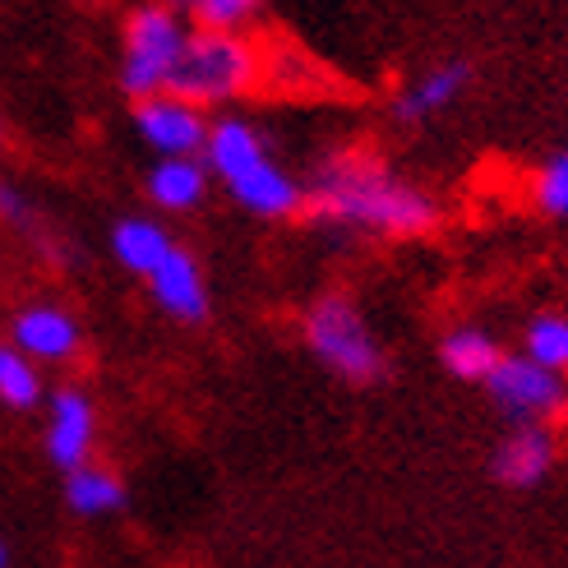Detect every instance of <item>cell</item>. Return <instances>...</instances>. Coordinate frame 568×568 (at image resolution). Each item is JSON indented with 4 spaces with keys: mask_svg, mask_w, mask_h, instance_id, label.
Returning <instances> with one entry per match:
<instances>
[{
    "mask_svg": "<svg viewBox=\"0 0 568 568\" xmlns=\"http://www.w3.org/2000/svg\"><path fill=\"white\" fill-rule=\"evenodd\" d=\"M305 213L343 236H379V241L430 236L444 217L430 190L361 149L333 153L315 166V176L305 181Z\"/></svg>",
    "mask_w": 568,
    "mask_h": 568,
    "instance_id": "cell-1",
    "label": "cell"
},
{
    "mask_svg": "<svg viewBox=\"0 0 568 568\" xmlns=\"http://www.w3.org/2000/svg\"><path fill=\"white\" fill-rule=\"evenodd\" d=\"M305 352L315 356L328 375L343 384H379L388 375V352L371 320L361 315V305L347 292H324L305 305L301 320Z\"/></svg>",
    "mask_w": 568,
    "mask_h": 568,
    "instance_id": "cell-2",
    "label": "cell"
},
{
    "mask_svg": "<svg viewBox=\"0 0 568 568\" xmlns=\"http://www.w3.org/2000/svg\"><path fill=\"white\" fill-rule=\"evenodd\" d=\"M254 83H260V51L245 33H213V28H190V42L176 61V74L166 93L213 111H232Z\"/></svg>",
    "mask_w": 568,
    "mask_h": 568,
    "instance_id": "cell-3",
    "label": "cell"
},
{
    "mask_svg": "<svg viewBox=\"0 0 568 568\" xmlns=\"http://www.w3.org/2000/svg\"><path fill=\"white\" fill-rule=\"evenodd\" d=\"M190 28L194 23L176 6H166V0H139V6H130L121 23V65H116V83L130 102L166 93L181 51L190 42Z\"/></svg>",
    "mask_w": 568,
    "mask_h": 568,
    "instance_id": "cell-4",
    "label": "cell"
},
{
    "mask_svg": "<svg viewBox=\"0 0 568 568\" xmlns=\"http://www.w3.org/2000/svg\"><path fill=\"white\" fill-rule=\"evenodd\" d=\"M486 397L490 407L508 420V425H555L568 420V379L541 371L536 361H527L523 352L499 356V365L486 375Z\"/></svg>",
    "mask_w": 568,
    "mask_h": 568,
    "instance_id": "cell-5",
    "label": "cell"
},
{
    "mask_svg": "<svg viewBox=\"0 0 568 568\" xmlns=\"http://www.w3.org/2000/svg\"><path fill=\"white\" fill-rule=\"evenodd\" d=\"M47 425H42V453L55 471H74L83 463H93L98 448V403L89 388L61 384L47 388Z\"/></svg>",
    "mask_w": 568,
    "mask_h": 568,
    "instance_id": "cell-6",
    "label": "cell"
},
{
    "mask_svg": "<svg viewBox=\"0 0 568 568\" xmlns=\"http://www.w3.org/2000/svg\"><path fill=\"white\" fill-rule=\"evenodd\" d=\"M209 111L185 102L181 93H153L144 102H134L130 125L134 139L144 144L153 158H199L209 139Z\"/></svg>",
    "mask_w": 568,
    "mask_h": 568,
    "instance_id": "cell-7",
    "label": "cell"
},
{
    "mask_svg": "<svg viewBox=\"0 0 568 568\" xmlns=\"http://www.w3.org/2000/svg\"><path fill=\"white\" fill-rule=\"evenodd\" d=\"M10 347H19L38 365H70L83 352V328L65 305L55 301H28L10 320Z\"/></svg>",
    "mask_w": 568,
    "mask_h": 568,
    "instance_id": "cell-8",
    "label": "cell"
},
{
    "mask_svg": "<svg viewBox=\"0 0 568 568\" xmlns=\"http://www.w3.org/2000/svg\"><path fill=\"white\" fill-rule=\"evenodd\" d=\"M471 79H476V70H471V61H463V55H453V61H439V65H430V70L412 74L403 89L393 93V121L425 125V121L444 116L453 102L467 98Z\"/></svg>",
    "mask_w": 568,
    "mask_h": 568,
    "instance_id": "cell-9",
    "label": "cell"
},
{
    "mask_svg": "<svg viewBox=\"0 0 568 568\" xmlns=\"http://www.w3.org/2000/svg\"><path fill=\"white\" fill-rule=\"evenodd\" d=\"M144 287H149V301L162 310L166 320H176V324H204L209 320V277L204 268H199V260L176 245L166 260L144 277Z\"/></svg>",
    "mask_w": 568,
    "mask_h": 568,
    "instance_id": "cell-10",
    "label": "cell"
},
{
    "mask_svg": "<svg viewBox=\"0 0 568 568\" xmlns=\"http://www.w3.org/2000/svg\"><path fill=\"white\" fill-rule=\"evenodd\" d=\"M199 158H204L209 176L217 185H232L236 176L250 172V166H260L264 158H273V149H268L264 130L232 106V111H217V116L209 121V139H204V153Z\"/></svg>",
    "mask_w": 568,
    "mask_h": 568,
    "instance_id": "cell-11",
    "label": "cell"
},
{
    "mask_svg": "<svg viewBox=\"0 0 568 568\" xmlns=\"http://www.w3.org/2000/svg\"><path fill=\"white\" fill-rule=\"evenodd\" d=\"M555 463H559V444L550 425H514L495 448L490 476L508 490H536L541 480H550Z\"/></svg>",
    "mask_w": 568,
    "mask_h": 568,
    "instance_id": "cell-12",
    "label": "cell"
},
{
    "mask_svg": "<svg viewBox=\"0 0 568 568\" xmlns=\"http://www.w3.org/2000/svg\"><path fill=\"white\" fill-rule=\"evenodd\" d=\"M232 194V204L260 222H287L305 213V185L282 166L277 158H264L260 166H250L245 176H236L232 185H222Z\"/></svg>",
    "mask_w": 568,
    "mask_h": 568,
    "instance_id": "cell-13",
    "label": "cell"
},
{
    "mask_svg": "<svg viewBox=\"0 0 568 568\" xmlns=\"http://www.w3.org/2000/svg\"><path fill=\"white\" fill-rule=\"evenodd\" d=\"M209 190H213V176H209L204 158H153L149 176H144L149 204L166 217H185L194 209H204Z\"/></svg>",
    "mask_w": 568,
    "mask_h": 568,
    "instance_id": "cell-14",
    "label": "cell"
},
{
    "mask_svg": "<svg viewBox=\"0 0 568 568\" xmlns=\"http://www.w3.org/2000/svg\"><path fill=\"white\" fill-rule=\"evenodd\" d=\"M106 245H111V260H116L125 273L149 277V273L166 260V254L176 250V236L166 232V226H162L158 217L130 213V217H121V222H111Z\"/></svg>",
    "mask_w": 568,
    "mask_h": 568,
    "instance_id": "cell-15",
    "label": "cell"
},
{
    "mask_svg": "<svg viewBox=\"0 0 568 568\" xmlns=\"http://www.w3.org/2000/svg\"><path fill=\"white\" fill-rule=\"evenodd\" d=\"M504 347L490 328L480 324H453L444 337H439V365L444 375L463 379V384H486V375L499 365Z\"/></svg>",
    "mask_w": 568,
    "mask_h": 568,
    "instance_id": "cell-16",
    "label": "cell"
},
{
    "mask_svg": "<svg viewBox=\"0 0 568 568\" xmlns=\"http://www.w3.org/2000/svg\"><path fill=\"white\" fill-rule=\"evenodd\" d=\"M130 504V490H125V480L121 471H111L102 463H83L74 471H65V508L74 518H116L121 508Z\"/></svg>",
    "mask_w": 568,
    "mask_h": 568,
    "instance_id": "cell-17",
    "label": "cell"
},
{
    "mask_svg": "<svg viewBox=\"0 0 568 568\" xmlns=\"http://www.w3.org/2000/svg\"><path fill=\"white\" fill-rule=\"evenodd\" d=\"M47 403V375L38 361H28L19 347L0 343V407L38 412Z\"/></svg>",
    "mask_w": 568,
    "mask_h": 568,
    "instance_id": "cell-18",
    "label": "cell"
},
{
    "mask_svg": "<svg viewBox=\"0 0 568 568\" xmlns=\"http://www.w3.org/2000/svg\"><path fill=\"white\" fill-rule=\"evenodd\" d=\"M523 356L536 361L541 371L568 379V315H555V310L531 315L523 328Z\"/></svg>",
    "mask_w": 568,
    "mask_h": 568,
    "instance_id": "cell-19",
    "label": "cell"
},
{
    "mask_svg": "<svg viewBox=\"0 0 568 568\" xmlns=\"http://www.w3.org/2000/svg\"><path fill=\"white\" fill-rule=\"evenodd\" d=\"M531 204L550 222H568V149H555L531 176Z\"/></svg>",
    "mask_w": 568,
    "mask_h": 568,
    "instance_id": "cell-20",
    "label": "cell"
},
{
    "mask_svg": "<svg viewBox=\"0 0 568 568\" xmlns=\"http://www.w3.org/2000/svg\"><path fill=\"white\" fill-rule=\"evenodd\" d=\"M0 222H6L10 232H19V236H38V222H42L38 209L28 204V194L6 176H0Z\"/></svg>",
    "mask_w": 568,
    "mask_h": 568,
    "instance_id": "cell-21",
    "label": "cell"
},
{
    "mask_svg": "<svg viewBox=\"0 0 568 568\" xmlns=\"http://www.w3.org/2000/svg\"><path fill=\"white\" fill-rule=\"evenodd\" d=\"M166 6H176V10L190 19V10H194V6H204V0H166Z\"/></svg>",
    "mask_w": 568,
    "mask_h": 568,
    "instance_id": "cell-22",
    "label": "cell"
},
{
    "mask_svg": "<svg viewBox=\"0 0 568 568\" xmlns=\"http://www.w3.org/2000/svg\"><path fill=\"white\" fill-rule=\"evenodd\" d=\"M0 568H10V546L0 541Z\"/></svg>",
    "mask_w": 568,
    "mask_h": 568,
    "instance_id": "cell-23",
    "label": "cell"
}]
</instances>
